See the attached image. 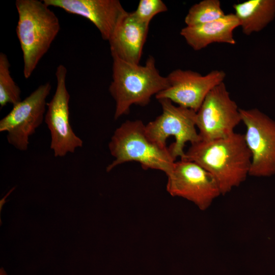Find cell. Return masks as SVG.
<instances>
[{
    "label": "cell",
    "mask_w": 275,
    "mask_h": 275,
    "mask_svg": "<svg viewBox=\"0 0 275 275\" xmlns=\"http://www.w3.org/2000/svg\"><path fill=\"white\" fill-rule=\"evenodd\" d=\"M15 189V187L13 188L12 189H11L7 195L1 200L0 202V211L2 210V207L3 206L4 203L6 202L5 199L9 195V194L13 190V189Z\"/></svg>",
    "instance_id": "obj_19"
},
{
    "label": "cell",
    "mask_w": 275,
    "mask_h": 275,
    "mask_svg": "<svg viewBox=\"0 0 275 275\" xmlns=\"http://www.w3.org/2000/svg\"><path fill=\"white\" fill-rule=\"evenodd\" d=\"M161 108V114L155 119L145 125L149 137L159 145L166 147V141L170 136L175 142L169 147L175 160L183 158L186 143L191 144L201 141L196 128L197 112L184 107L176 105L167 99L157 100Z\"/></svg>",
    "instance_id": "obj_5"
},
{
    "label": "cell",
    "mask_w": 275,
    "mask_h": 275,
    "mask_svg": "<svg viewBox=\"0 0 275 275\" xmlns=\"http://www.w3.org/2000/svg\"><path fill=\"white\" fill-rule=\"evenodd\" d=\"M10 63L7 56L0 53V106L3 108L8 104L14 105L22 100L21 90L10 73Z\"/></svg>",
    "instance_id": "obj_17"
},
{
    "label": "cell",
    "mask_w": 275,
    "mask_h": 275,
    "mask_svg": "<svg viewBox=\"0 0 275 275\" xmlns=\"http://www.w3.org/2000/svg\"><path fill=\"white\" fill-rule=\"evenodd\" d=\"M168 177L166 189L173 197L186 199L205 210L220 196L218 184L210 173L197 163L175 161Z\"/></svg>",
    "instance_id": "obj_10"
},
{
    "label": "cell",
    "mask_w": 275,
    "mask_h": 275,
    "mask_svg": "<svg viewBox=\"0 0 275 275\" xmlns=\"http://www.w3.org/2000/svg\"><path fill=\"white\" fill-rule=\"evenodd\" d=\"M49 7L81 16L93 23L102 39L108 41L122 18L128 13L118 0H43Z\"/></svg>",
    "instance_id": "obj_12"
},
{
    "label": "cell",
    "mask_w": 275,
    "mask_h": 275,
    "mask_svg": "<svg viewBox=\"0 0 275 275\" xmlns=\"http://www.w3.org/2000/svg\"><path fill=\"white\" fill-rule=\"evenodd\" d=\"M225 15L219 1L203 0L190 8L184 22L186 26H194L217 20Z\"/></svg>",
    "instance_id": "obj_16"
},
{
    "label": "cell",
    "mask_w": 275,
    "mask_h": 275,
    "mask_svg": "<svg viewBox=\"0 0 275 275\" xmlns=\"http://www.w3.org/2000/svg\"><path fill=\"white\" fill-rule=\"evenodd\" d=\"M52 87L49 82L40 85L0 120V131L6 132L8 143L17 150H28L30 137L44 121L46 99Z\"/></svg>",
    "instance_id": "obj_6"
},
{
    "label": "cell",
    "mask_w": 275,
    "mask_h": 275,
    "mask_svg": "<svg viewBox=\"0 0 275 275\" xmlns=\"http://www.w3.org/2000/svg\"><path fill=\"white\" fill-rule=\"evenodd\" d=\"M180 159L195 162L210 173L223 195L245 180L251 164L244 135L235 132L225 138L191 144Z\"/></svg>",
    "instance_id": "obj_1"
},
{
    "label": "cell",
    "mask_w": 275,
    "mask_h": 275,
    "mask_svg": "<svg viewBox=\"0 0 275 275\" xmlns=\"http://www.w3.org/2000/svg\"><path fill=\"white\" fill-rule=\"evenodd\" d=\"M112 57V80L109 91L115 102V120L128 114L132 105H147L153 95L168 87L167 76L160 74L153 57L149 56L144 65Z\"/></svg>",
    "instance_id": "obj_2"
},
{
    "label": "cell",
    "mask_w": 275,
    "mask_h": 275,
    "mask_svg": "<svg viewBox=\"0 0 275 275\" xmlns=\"http://www.w3.org/2000/svg\"><path fill=\"white\" fill-rule=\"evenodd\" d=\"M67 73L64 65L57 67L55 73L56 89L47 104L44 119L50 134V148L56 157L73 153L83 145L82 140L75 133L69 122L70 95L66 83Z\"/></svg>",
    "instance_id": "obj_9"
},
{
    "label": "cell",
    "mask_w": 275,
    "mask_h": 275,
    "mask_svg": "<svg viewBox=\"0 0 275 275\" xmlns=\"http://www.w3.org/2000/svg\"><path fill=\"white\" fill-rule=\"evenodd\" d=\"M241 122L240 108L231 98L224 82L208 93L197 112L196 126L202 141L227 138L235 132Z\"/></svg>",
    "instance_id": "obj_8"
},
{
    "label": "cell",
    "mask_w": 275,
    "mask_h": 275,
    "mask_svg": "<svg viewBox=\"0 0 275 275\" xmlns=\"http://www.w3.org/2000/svg\"><path fill=\"white\" fill-rule=\"evenodd\" d=\"M149 26L139 21L132 12H128L108 41L111 55L130 63L140 64Z\"/></svg>",
    "instance_id": "obj_13"
},
{
    "label": "cell",
    "mask_w": 275,
    "mask_h": 275,
    "mask_svg": "<svg viewBox=\"0 0 275 275\" xmlns=\"http://www.w3.org/2000/svg\"></svg>",
    "instance_id": "obj_21"
},
{
    "label": "cell",
    "mask_w": 275,
    "mask_h": 275,
    "mask_svg": "<svg viewBox=\"0 0 275 275\" xmlns=\"http://www.w3.org/2000/svg\"><path fill=\"white\" fill-rule=\"evenodd\" d=\"M240 26L234 13L226 14L223 17L209 22L186 26L180 35L195 50H200L214 43L236 44L234 30Z\"/></svg>",
    "instance_id": "obj_14"
},
{
    "label": "cell",
    "mask_w": 275,
    "mask_h": 275,
    "mask_svg": "<svg viewBox=\"0 0 275 275\" xmlns=\"http://www.w3.org/2000/svg\"><path fill=\"white\" fill-rule=\"evenodd\" d=\"M108 146L115 159L107 166V172L120 164L134 161L145 170H159L167 175L176 161L169 148L159 145L149 137L141 120L123 123L115 130Z\"/></svg>",
    "instance_id": "obj_4"
},
{
    "label": "cell",
    "mask_w": 275,
    "mask_h": 275,
    "mask_svg": "<svg viewBox=\"0 0 275 275\" xmlns=\"http://www.w3.org/2000/svg\"><path fill=\"white\" fill-rule=\"evenodd\" d=\"M226 76L223 70H214L202 75L190 70L177 69L167 76L168 87L155 97L157 100L169 99L197 112L208 93L224 82Z\"/></svg>",
    "instance_id": "obj_11"
},
{
    "label": "cell",
    "mask_w": 275,
    "mask_h": 275,
    "mask_svg": "<svg viewBox=\"0 0 275 275\" xmlns=\"http://www.w3.org/2000/svg\"><path fill=\"white\" fill-rule=\"evenodd\" d=\"M243 34L264 29L275 17V0H248L233 5Z\"/></svg>",
    "instance_id": "obj_15"
},
{
    "label": "cell",
    "mask_w": 275,
    "mask_h": 275,
    "mask_svg": "<svg viewBox=\"0 0 275 275\" xmlns=\"http://www.w3.org/2000/svg\"><path fill=\"white\" fill-rule=\"evenodd\" d=\"M18 20L16 34L22 52L24 77L32 75L60 32V21L45 3L17 0Z\"/></svg>",
    "instance_id": "obj_3"
},
{
    "label": "cell",
    "mask_w": 275,
    "mask_h": 275,
    "mask_svg": "<svg viewBox=\"0 0 275 275\" xmlns=\"http://www.w3.org/2000/svg\"><path fill=\"white\" fill-rule=\"evenodd\" d=\"M167 10L166 5L161 0H140L136 10L132 13L139 21L149 25L155 15Z\"/></svg>",
    "instance_id": "obj_18"
},
{
    "label": "cell",
    "mask_w": 275,
    "mask_h": 275,
    "mask_svg": "<svg viewBox=\"0 0 275 275\" xmlns=\"http://www.w3.org/2000/svg\"><path fill=\"white\" fill-rule=\"evenodd\" d=\"M240 112L246 127L245 142L251 154L249 175H274L275 120L257 108H240Z\"/></svg>",
    "instance_id": "obj_7"
},
{
    "label": "cell",
    "mask_w": 275,
    "mask_h": 275,
    "mask_svg": "<svg viewBox=\"0 0 275 275\" xmlns=\"http://www.w3.org/2000/svg\"><path fill=\"white\" fill-rule=\"evenodd\" d=\"M0 275H8L3 268L0 269Z\"/></svg>",
    "instance_id": "obj_20"
}]
</instances>
